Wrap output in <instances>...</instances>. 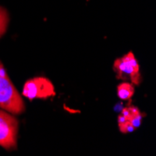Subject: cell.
<instances>
[{
    "mask_svg": "<svg viewBox=\"0 0 156 156\" xmlns=\"http://www.w3.org/2000/svg\"><path fill=\"white\" fill-rule=\"evenodd\" d=\"M0 108L13 114H21L24 111L23 98L10 81L1 63H0Z\"/></svg>",
    "mask_w": 156,
    "mask_h": 156,
    "instance_id": "obj_1",
    "label": "cell"
},
{
    "mask_svg": "<svg viewBox=\"0 0 156 156\" xmlns=\"http://www.w3.org/2000/svg\"><path fill=\"white\" fill-rule=\"evenodd\" d=\"M113 69L116 72L118 79L130 80L136 85L140 84L142 81L138 63L132 52H128L123 57L116 59L113 64Z\"/></svg>",
    "mask_w": 156,
    "mask_h": 156,
    "instance_id": "obj_2",
    "label": "cell"
},
{
    "mask_svg": "<svg viewBox=\"0 0 156 156\" xmlns=\"http://www.w3.org/2000/svg\"><path fill=\"white\" fill-rule=\"evenodd\" d=\"M17 133V120L3 110H0V146L8 151L16 149Z\"/></svg>",
    "mask_w": 156,
    "mask_h": 156,
    "instance_id": "obj_3",
    "label": "cell"
},
{
    "mask_svg": "<svg viewBox=\"0 0 156 156\" xmlns=\"http://www.w3.org/2000/svg\"><path fill=\"white\" fill-rule=\"evenodd\" d=\"M23 94L29 100L36 98H48L55 94L54 86L51 81L46 78H35L28 80L23 89Z\"/></svg>",
    "mask_w": 156,
    "mask_h": 156,
    "instance_id": "obj_4",
    "label": "cell"
},
{
    "mask_svg": "<svg viewBox=\"0 0 156 156\" xmlns=\"http://www.w3.org/2000/svg\"><path fill=\"white\" fill-rule=\"evenodd\" d=\"M117 92L120 99H122V100H129L135 93V87L133 86V84L129 82H122L118 86Z\"/></svg>",
    "mask_w": 156,
    "mask_h": 156,
    "instance_id": "obj_5",
    "label": "cell"
},
{
    "mask_svg": "<svg viewBox=\"0 0 156 156\" xmlns=\"http://www.w3.org/2000/svg\"><path fill=\"white\" fill-rule=\"evenodd\" d=\"M9 22V19L8 11L3 7L0 6V38L5 35L8 29Z\"/></svg>",
    "mask_w": 156,
    "mask_h": 156,
    "instance_id": "obj_6",
    "label": "cell"
},
{
    "mask_svg": "<svg viewBox=\"0 0 156 156\" xmlns=\"http://www.w3.org/2000/svg\"><path fill=\"white\" fill-rule=\"evenodd\" d=\"M129 108H130L131 114H130V117L128 118V121L132 123V125L135 127V128H137L141 123L142 114H141L138 108L136 107H129Z\"/></svg>",
    "mask_w": 156,
    "mask_h": 156,
    "instance_id": "obj_7",
    "label": "cell"
},
{
    "mask_svg": "<svg viewBox=\"0 0 156 156\" xmlns=\"http://www.w3.org/2000/svg\"><path fill=\"white\" fill-rule=\"evenodd\" d=\"M119 128H120V131L122 133H123V134L131 133L136 129L129 121H126V122H124L122 123H120L119 124Z\"/></svg>",
    "mask_w": 156,
    "mask_h": 156,
    "instance_id": "obj_8",
    "label": "cell"
},
{
    "mask_svg": "<svg viewBox=\"0 0 156 156\" xmlns=\"http://www.w3.org/2000/svg\"><path fill=\"white\" fill-rule=\"evenodd\" d=\"M126 121H128V120H127V118H126L125 116L122 115V114L118 117V123H119V124H120V123H122V122H126Z\"/></svg>",
    "mask_w": 156,
    "mask_h": 156,
    "instance_id": "obj_9",
    "label": "cell"
}]
</instances>
